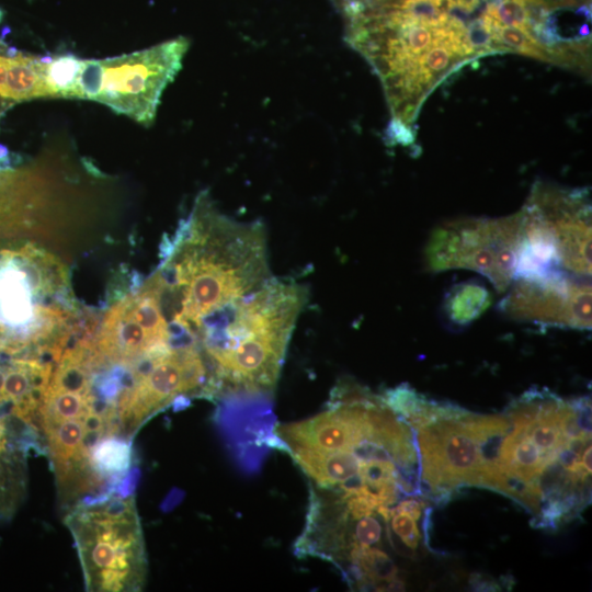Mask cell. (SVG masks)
Returning a JSON list of instances; mask_svg holds the SVG:
<instances>
[{"mask_svg":"<svg viewBox=\"0 0 592 592\" xmlns=\"http://www.w3.org/2000/svg\"><path fill=\"white\" fill-rule=\"evenodd\" d=\"M157 272L169 323L196 342L205 320L272 277L265 228L220 213L203 192Z\"/></svg>","mask_w":592,"mask_h":592,"instance_id":"cell-1","label":"cell"},{"mask_svg":"<svg viewBox=\"0 0 592 592\" xmlns=\"http://www.w3.org/2000/svg\"><path fill=\"white\" fill-rule=\"evenodd\" d=\"M307 287L271 277L237 303L201 349L215 398L261 399L274 391Z\"/></svg>","mask_w":592,"mask_h":592,"instance_id":"cell-2","label":"cell"},{"mask_svg":"<svg viewBox=\"0 0 592 592\" xmlns=\"http://www.w3.org/2000/svg\"><path fill=\"white\" fill-rule=\"evenodd\" d=\"M81 317L56 254L25 238L0 239V353L57 360Z\"/></svg>","mask_w":592,"mask_h":592,"instance_id":"cell-3","label":"cell"},{"mask_svg":"<svg viewBox=\"0 0 592 592\" xmlns=\"http://www.w3.org/2000/svg\"><path fill=\"white\" fill-rule=\"evenodd\" d=\"M65 523L75 540L84 587L92 592H137L147 576L145 539L132 494L80 502Z\"/></svg>","mask_w":592,"mask_h":592,"instance_id":"cell-4","label":"cell"},{"mask_svg":"<svg viewBox=\"0 0 592 592\" xmlns=\"http://www.w3.org/2000/svg\"><path fill=\"white\" fill-rule=\"evenodd\" d=\"M185 37L104 59H81L71 99L105 104L149 126L160 98L174 79L189 48Z\"/></svg>","mask_w":592,"mask_h":592,"instance_id":"cell-5","label":"cell"},{"mask_svg":"<svg viewBox=\"0 0 592 592\" xmlns=\"http://www.w3.org/2000/svg\"><path fill=\"white\" fill-rule=\"evenodd\" d=\"M192 397H215L210 369L197 344H175L133 368L117 403L121 426L132 437L153 414Z\"/></svg>","mask_w":592,"mask_h":592,"instance_id":"cell-6","label":"cell"},{"mask_svg":"<svg viewBox=\"0 0 592 592\" xmlns=\"http://www.w3.org/2000/svg\"><path fill=\"white\" fill-rule=\"evenodd\" d=\"M92 342L105 361L125 367H134L180 343L163 310L157 272L111 306L98 323Z\"/></svg>","mask_w":592,"mask_h":592,"instance_id":"cell-7","label":"cell"},{"mask_svg":"<svg viewBox=\"0 0 592 592\" xmlns=\"http://www.w3.org/2000/svg\"><path fill=\"white\" fill-rule=\"evenodd\" d=\"M460 418L417 430L423 480L433 492L447 494L458 486H481L483 462L479 446Z\"/></svg>","mask_w":592,"mask_h":592,"instance_id":"cell-8","label":"cell"},{"mask_svg":"<svg viewBox=\"0 0 592 592\" xmlns=\"http://www.w3.org/2000/svg\"><path fill=\"white\" fill-rule=\"evenodd\" d=\"M31 447L41 448L37 432L0 413V522L10 520L24 500Z\"/></svg>","mask_w":592,"mask_h":592,"instance_id":"cell-9","label":"cell"},{"mask_svg":"<svg viewBox=\"0 0 592 592\" xmlns=\"http://www.w3.org/2000/svg\"><path fill=\"white\" fill-rule=\"evenodd\" d=\"M44 96H49L44 58L21 53L0 55V98L20 102Z\"/></svg>","mask_w":592,"mask_h":592,"instance_id":"cell-10","label":"cell"},{"mask_svg":"<svg viewBox=\"0 0 592 592\" xmlns=\"http://www.w3.org/2000/svg\"><path fill=\"white\" fill-rule=\"evenodd\" d=\"M49 98L71 99L81 59L73 55L44 58Z\"/></svg>","mask_w":592,"mask_h":592,"instance_id":"cell-11","label":"cell"},{"mask_svg":"<svg viewBox=\"0 0 592 592\" xmlns=\"http://www.w3.org/2000/svg\"><path fill=\"white\" fill-rule=\"evenodd\" d=\"M389 522L392 532L403 545L411 550H415L421 537L417 520L406 512H394Z\"/></svg>","mask_w":592,"mask_h":592,"instance_id":"cell-12","label":"cell"},{"mask_svg":"<svg viewBox=\"0 0 592 592\" xmlns=\"http://www.w3.org/2000/svg\"><path fill=\"white\" fill-rule=\"evenodd\" d=\"M473 588L475 590H483V591H490V590H498L499 585L491 579H483V576L481 574H474L473 579H470Z\"/></svg>","mask_w":592,"mask_h":592,"instance_id":"cell-13","label":"cell"},{"mask_svg":"<svg viewBox=\"0 0 592 592\" xmlns=\"http://www.w3.org/2000/svg\"><path fill=\"white\" fill-rule=\"evenodd\" d=\"M581 465L583 469L591 475V444L585 445V449L581 456Z\"/></svg>","mask_w":592,"mask_h":592,"instance_id":"cell-14","label":"cell"},{"mask_svg":"<svg viewBox=\"0 0 592 592\" xmlns=\"http://www.w3.org/2000/svg\"><path fill=\"white\" fill-rule=\"evenodd\" d=\"M429 512H430V511H429ZM429 519H430V517H429V513H428V515H426V521H428ZM424 525L428 526V523L424 522Z\"/></svg>","mask_w":592,"mask_h":592,"instance_id":"cell-15","label":"cell"}]
</instances>
